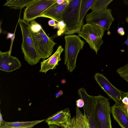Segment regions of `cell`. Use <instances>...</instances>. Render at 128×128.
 <instances>
[{
    "label": "cell",
    "mask_w": 128,
    "mask_h": 128,
    "mask_svg": "<svg viewBox=\"0 0 128 128\" xmlns=\"http://www.w3.org/2000/svg\"><path fill=\"white\" fill-rule=\"evenodd\" d=\"M124 4L128 5V0H125L123 1Z\"/></svg>",
    "instance_id": "d590c367"
},
{
    "label": "cell",
    "mask_w": 128,
    "mask_h": 128,
    "mask_svg": "<svg viewBox=\"0 0 128 128\" xmlns=\"http://www.w3.org/2000/svg\"><path fill=\"white\" fill-rule=\"evenodd\" d=\"M3 120L2 115L0 112V125L1 124Z\"/></svg>",
    "instance_id": "d6a6232c"
},
{
    "label": "cell",
    "mask_w": 128,
    "mask_h": 128,
    "mask_svg": "<svg viewBox=\"0 0 128 128\" xmlns=\"http://www.w3.org/2000/svg\"><path fill=\"white\" fill-rule=\"evenodd\" d=\"M63 94V92L62 90H60L56 94V97L57 98L58 96L62 95Z\"/></svg>",
    "instance_id": "f546056e"
},
{
    "label": "cell",
    "mask_w": 128,
    "mask_h": 128,
    "mask_svg": "<svg viewBox=\"0 0 128 128\" xmlns=\"http://www.w3.org/2000/svg\"><path fill=\"white\" fill-rule=\"evenodd\" d=\"M65 41L64 64L68 71L72 72L76 68V60L80 51L83 48L85 42L78 36L67 35Z\"/></svg>",
    "instance_id": "277c9868"
},
{
    "label": "cell",
    "mask_w": 128,
    "mask_h": 128,
    "mask_svg": "<svg viewBox=\"0 0 128 128\" xmlns=\"http://www.w3.org/2000/svg\"><path fill=\"white\" fill-rule=\"evenodd\" d=\"M78 92L84 102V114L87 119L89 128H96L94 117L92 96L88 95L86 90L83 88L78 89Z\"/></svg>",
    "instance_id": "30bf717a"
},
{
    "label": "cell",
    "mask_w": 128,
    "mask_h": 128,
    "mask_svg": "<svg viewBox=\"0 0 128 128\" xmlns=\"http://www.w3.org/2000/svg\"><path fill=\"white\" fill-rule=\"evenodd\" d=\"M82 0H70L66 8L62 20L66 24V28L62 35H71L80 31L84 25L80 19Z\"/></svg>",
    "instance_id": "6da1fadb"
},
{
    "label": "cell",
    "mask_w": 128,
    "mask_h": 128,
    "mask_svg": "<svg viewBox=\"0 0 128 128\" xmlns=\"http://www.w3.org/2000/svg\"><path fill=\"white\" fill-rule=\"evenodd\" d=\"M71 117L70 109L67 108L49 117L46 120L45 122L49 125H55L62 127Z\"/></svg>",
    "instance_id": "9a60e30c"
},
{
    "label": "cell",
    "mask_w": 128,
    "mask_h": 128,
    "mask_svg": "<svg viewBox=\"0 0 128 128\" xmlns=\"http://www.w3.org/2000/svg\"><path fill=\"white\" fill-rule=\"evenodd\" d=\"M117 32L118 34L121 36H123L125 34L124 29L122 27L118 28L117 30Z\"/></svg>",
    "instance_id": "4316f807"
},
{
    "label": "cell",
    "mask_w": 128,
    "mask_h": 128,
    "mask_svg": "<svg viewBox=\"0 0 128 128\" xmlns=\"http://www.w3.org/2000/svg\"><path fill=\"white\" fill-rule=\"evenodd\" d=\"M85 20L87 24L98 26L108 31L114 19L111 10L107 8L101 11H92L86 15Z\"/></svg>",
    "instance_id": "ba28073f"
},
{
    "label": "cell",
    "mask_w": 128,
    "mask_h": 128,
    "mask_svg": "<svg viewBox=\"0 0 128 128\" xmlns=\"http://www.w3.org/2000/svg\"><path fill=\"white\" fill-rule=\"evenodd\" d=\"M35 0H8L4 4V6H8L11 8L17 10L26 7Z\"/></svg>",
    "instance_id": "e0dca14e"
},
{
    "label": "cell",
    "mask_w": 128,
    "mask_h": 128,
    "mask_svg": "<svg viewBox=\"0 0 128 128\" xmlns=\"http://www.w3.org/2000/svg\"><path fill=\"white\" fill-rule=\"evenodd\" d=\"M127 39L124 43V44H126L127 45L128 47V34L127 35Z\"/></svg>",
    "instance_id": "836d02e7"
},
{
    "label": "cell",
    "mask_w": 128,
    "mask_h": 128,
    "mask_svg": "<svg viewBox=\"0 0 128 128\" xmlns=\"http://www.w3.org/2000/svg\"><path fill=\"white\" fill-rule=\"evenodd\" d=\"M126 110H127V113H128V108L126 109Z\"/></svg>",
    "instance_id": "f35d334b"
},
{
    "label": "cell",
    "mask_w": 128,
    "mask_h": 128,
    "mask_svg": "<svg viewBox=\"0 0 128 128\" xmlns=\"http://www.w3.org/2000/svg\"><path fill=\"white\" fill-rule=\"evenodd\" d=\"M124 80H125L126 82H128V78H123Z\"/></svg>",
    "instance_id": "8d00e7d4"
},
{
    "label": "cell",
    "mask_w": 128,
    "mask_h": 128,
    "mask_svg": "<svg viewBox=\"0 0 128 128\" xmlns=\"http://www.w3.org/2000/svg\"><path fill=\"white\" fill-rule=\"evenodd\" d=\"M75 123V118L74 116L72 118L70 119L62 127L63 128H73Z\"/></svg>",
    "instance_id": "cb8c5ba5"
},
{
    "label": "cell",
    "mask_w": 128,
    "mask_h": 128,
    "mask_svg": "<svg viewBox=\"0 0 128 128\" xmlns=\"http://www.w3.org/2000/svg\"><path fill=\"white\" fill-rule=\"evenodd\" d=\"M48 128H59L58 126L55 125H49Z\"/></svg>",
    "instance_id": "1f68e13d"
},
{
    "label": "cell",
    "mask_w": 128,
    "mask_h": 128,
    "mask_svg": "<svg viewBox=\"0 0 128 128\" xmlns=\"http://www.w3.org/2000/svg\"><path fill=\"white\" fill-rule=\"evenodd\" d=\"M76 104L78 108H81L84 106V102L82 98H80L76 101Z\"/></svg>",
    "instance_id": "484cf974"
},
{
    "label": "cell",
    "mask_w": 128,
    "mask_h": 128,
    "mask_svg": "<svg viewBox=\"0 0 128 128\" xmlns=\"http://www.w3.org/2000/svg\"><path fill=\"white\" fill-rule=\"evenodd\" d=\"M30 24V30L34 33L38 32L41 30L42 28L41 25L34 20L31 21Z\"/></svg>",
    "instance_id": "7402d4cb"
},
{
    "label": "cell",
    "mask_w": 128,
    "mask_h": 128,
    "mask_svg": "<svg viewBox=\"0 0 128 128\" xmlns=\"http://www.w3.org/2000/svg\"><path fill=\"white\" fill-rule=\"evenodd\" d=\"M116 72L123 78H128V63L118 69Z\"/></svg>",
    "instance_id": "44dd1931"
},
{
    "label": "cell",
    "mask_w": 128,
    "mask_h": 128,
    "mask_svg": "<svg viewBox=\"0 0 128 128\" xmlns=\"http://www.w3.org/2000/svg\"></svg>",
    "instance_id": "60d3db41"
},
{
    "label": "cell",
    "mask_w": 128,
    "mask_h": 128,
    "mask_svg": "<svg viewBox=\"0 0 128 128\" xmlns=\"http://www.w3.org/2000/svg\"><path fill=\"white\" fill-rule=\"evenodd\" d=\"M126 21L128 23V16L126 18Z\"/></svg>",
    "instance_id": "74e56055"
},
{
    "label": "cell",
    "mask_w": 128,
    "mask_h": 128,
    "mask_svg": "<svg viewBox=\"0 0 128 128\" xmlns=\"http://www.w3.org/2000/svg\"><path fill=\"white\" fill-rule=\"evenodd\" d=\"M94 117L96 128H112L108 99L100 95L92 96Z\"/></svg>",
    "instance_id": "7a4b0ae2"
},
{
    "label": "cell",
    "mask_w": 128,
    "mask_h": 128,
    "mask_svg": "<svg viewBox=\"0 0 128 128\" xmlns=\"http://www.w3.org/2000/svg\"><path fill=\"white\" fill-rule=\"evenodd\" d=\"M64 49L61 45L58 46L55 52L46 60L43 59L41 62L40 72L46 73L49 70L56 68V66L59 64L58 62L61 60L60 55Z\"/></svg>",
    "instance_id": "5bb4252c"
},
{
    "label": "cell",
    "mask_w": 128,
    "mask_h": 128,
    "mask_svg": "<svg viewBox=\"0 0 128 128\" xmlns=\"http://www.w3.org/2000/svg\"><path fill=\"white\" fill-rule=\"evenodd\" d=\"M95 0H82L81 5L80 19L81 22H83L85 16L89 9L92 6Z\"/></svg>",
    "instance_id": "d6986e66"
},
{
    "label": "cell",
    "mask_w": 128,
    "mask_h": 128,
    "mask_svg": "<svg viewBox=\"0 0 128 128\" xmlns=\"http://www.w3.org/2000/svg\"><path fill=\"white\" fill-rule=\"evenodd\" d=\"M66 26V24L62 20L56 24V26L54 27V28L58 29V30L57 32L58 36L61 35L64 33L65 30Z\"/></svg>",
    "instance_id": "603a6c76"
},
{
    "label": "cell",
    "mask_w": 128,
    "mask_h": 128,
    "mask_svg": "<svg viewBox=\"0 0 128 128\" xmlns=\"http://www.w3.org/2000/svg\"><path fill=\"white\" fill-rule=\"evenodd\" d=\"M21 64L16 57L10 55L9 51L0 52V70L10 72L19 68Z\"/></svg>",
    "instance_id": "8fae6325"
},
{
    "label": "cell",
    "mask_w": 128,
    "mask_h": 128,
    "mask_svg": "<svg viewBox=\"0 0 128 128\" xmlns=\"http://www.w3.org/2000/svg\"><path fill=\"white\" fill-rule=\"evenodd\" d=\"M56 2L57 0H36L26 7L23 19L29 22L34 20Z\"/></svg>",
    "instance_id": "52a82bcc"
},
{
    "label": "cell",
    "mask_w": 128,
    "mask_h": 128,
    "mask_svg": "<svg viewBox=\"0 0 128 128\" xmlns=\"http://www.w3.org/2000/svg\"><path fill=\"white\" fill-rule=\"evenodd\" d=\"M70 0H64L61 4H58L56 2L44 12L40 17L49 18L59 22L62 20L65 10Z\"/></svg>",
    "instance_id": "7c38bea8"
},
{
    "label": "cell",
    "mask_w": 128,
    "mask_h": 128,
    "mask_svg": "<svg viewBox=\"0 0 128 128\" xmlns=\"http://www.w3.org/2000/svg\"><path fill=\"white\" fill-rule=\"evenodd\" d=\"M122 103L125 105L128 104V98L126 96H124L122 100Z\"/></svg>",
    "instance_id": "f1b7e54d"
},
{
    "label": "cell",
    "mask_w": 128,
    "mask_h": 128,
    "mask_svg": "<svg viewBox=\"0 0 128 128\" xmlns=\"http://www.w3.org/2000/svg\"><path fill=\"white\" fill-rule=\"evenodd\" d=\"M15 32L14 33H8L7 36H6V38L7 39H8L9 38H11V44L10 46V53L11 52V50L12 46V44L13 42V41H14V38L15 36Z\"/></svg>",
    "instance_id": "d4e9b609"
},
{
    "label": "cell",
    "mask_w": 128,
    "mask_h": 128,
    "mask_svg": "<svg viewBox=\"0 0 128 128\" xmlns=\"http://www.w3.org/2000/svg\"><path fill=\"white\" fill-rule=\"evenodd\" d=\"M94 79L100 87L112 99L115 103H121L122 99L124 96V92L114 86L102 74L96 73Z\"/></svg>",
    "instance_id": "9c48e42d"
},
{
    "label": "cell",
    "mask_w": 128,
    "mask_h": 128,
    "mask_svg": "<svg viewBox=\"0 0 128 128\" xmlns=\"http://www.w3.org/2000/svg\"><path fill=\"white\" fill-rule=\"evenodd\" d=\"M113 0H95L90 8L92 11H100L106 9Z\"/></svg>",
    "instance_id": "ffe728a7"
},
{
    "label": "cell",
    "mask_w": 128,
    "mask_h": 128,
    "mask_svg": "<svg viewBox=\"0 0 128 128\" xmlns=\"http://www.w3.org/2000/svg\"><path fill=\"white\" fill-rule=\"evenodd\" d=\"M61 128H62V127Z\"/></svg>",
    "instance_id": "ab89813d"
},
{
    "label": "cell",
    "mask_w": 128,
    "mask_h": 128,
    "mask_svg": "<svg viewBox=\"0 0 128 128\" xmlns=\"http://www.w3.org/2000/svg\"><path fill=\"white\" fill-rule=\"evenodd\" d=\"M64 0H57V3L59 4H62L64 2Z\"/></svg>",
    "instance_id": "4dcf8cb0"
},
{
    "label": "cell",
    "mask_w": 128,
    "mask_h": 128,
    "mask_svg": "<svg viewBox=\"0 0 128 128\" xmlns=\"http://www.w3.org/2000/svg\"><path fill=\"white\" fill-rule=\"evenodd\" d=\"M111 112L114 119L121 128H128V114L122 102L115 103L111 107Z\"/></svg>",
    "instance_id": "4fadbf2b"
},
{
    "label": "cell",
    "mask_w": 128,
    "mask_h": 128,
    "mask_svg": "<svg viewBox=\"0 0 128 128\" xmlns=\"http://www.w3.org/2000/svg\"><path fill=\"white\" fill-rule=\"evenodd\" d=\"M105 30L98 26L86 23L82 26L78 36L84 39L97 54L103 43L102 38Z\"/></svg>",
    "instance_id": "5b68a950"
},
{
    "label": "cell",
    "mask_w": 128,
    "mask_h": 128,
    "mask_svg": "<svg viewBox=\"0 0 128 128\" xmlns=\"http://www.w3.org/2000/svg\"><path fill=\"white\" fill-rule=\"evenodd\" d=\"M124 96H126L128 98V92H124Z\"/></svg>",
    "instance_id": "e575fe53"
},
{
    "label": "cell",
    "mask_w": 128,
    "mask_h": 128,
    "mask_svg": "<svg viewBox=\"0 0 128 128\" xmlns=\"http://www.w3.org/2000/svg\"><path fill=\"white\" fill-rule=\"evenodd\" d=\"M31 32L35 49L40 59H45L51 56L54 52V47L56 44L42 28L37 33Z\"/></svg>",
    "instance_id": "8992f818"
},
{
    "label": "cell",
    "mask_w": 128,
    "mask_h": 128,
    "mask_svg": "<svg viewBox=\"0 0 128 128\" xmlns=\"http://www.w3.org/2000/svg\"><path fill=\"white\" fill-rule=\"evenodd\" d=\"M48 24L50 26H52L54 27L56 25L55 21L52 19L50 20L48 22Z\"/></svg>",
    "instance_id": "83f0119b"
},
{
    "label": "cell",
    "mask_w": 128,
    "mask_h": 128,
    "mask_svg": "<svg viewBox=\"0 0 128 128\" xmlns=\"http://www.w3.org/2000/svg\"><path fill=\"white\" fill-rule=\"evenodd\" d=\"M45 120L12 122H7L3 120L0 125V128H32L36 125Z\"/></svg>",
    "instance_id": "2e32d148"
},
{
    "label": "cell",
    "mask_w": 128,
    "mask_h": 128,
    "mask_svg": "<svg viewBox=\"0 0 128 128\" xmlns=\"http://www.w3.org/2000/svg\"><path fill=\"white\" fill-rule=\"evenodd\" d=\"M18 22L22 35L21 48L24 58L29 64L34 65L39 62L40 59L35 49L30 24L20 18H19Z\"/></svg>",
    "instance_id": "3957f363"
},
{
    "label": "cell",
    "mask_w": 128,
    "mask_h": 128,
    "mask_svg": "<svg viewBox=\"0 0 128 128\" xmlns=\"http://www.w3.org/2000/svg\"><path fill=\"white\" fill-rule=\"evenodd\" d=\"M75 121L77 128H89V123L86 117L77 106L76 108Z\"/></svg>",
    "instance_id": "ac0fdd59"
}]
</instances>
